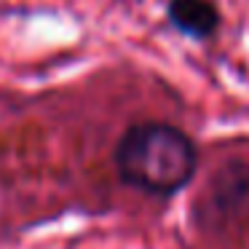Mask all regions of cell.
<instances>
[{"label":"cell","instance_id":"1","mask_svg":"<svg viewBox=\"0 0 249 249\" xmlns=\"http://www.w3.org/2000/svg\"><path fill=\"white\" fill-rule=\"evenodd\" d=\"M115 169L126 185L150 196H174L193 179L198 166L196 145L172 124L145 121L121 134L115 145Z\"/></svg>","mask_w":249,"mask_h":249},{"label":"cell","instance_id":"2","mask_svg":"<svg viewBox=\"0 0 249 249\" xmlns=\"http://www.w3.org/2000/svg\"><path fill=\"white\" fill-rule=\"evenodd\" d=\"M169 22L179 33L201 40L209 38L220 24V14L209 0H172L169 3Z\"/></svg>","mask_w":249,"mask_h":249}]
</instances>
